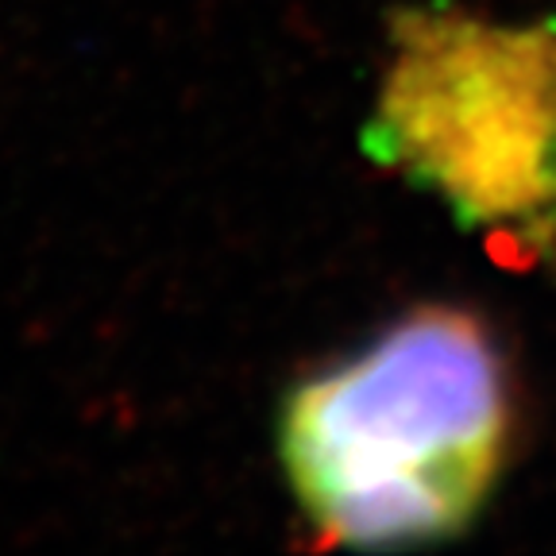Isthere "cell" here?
<instances>
[{
	"instance_id": "6da1fadb",
	"label": "cell",
	"mask_w": 556,
	"mask_h": 556,
	"mask_svg": "<svg viewBox=\"0 0 556 556\" xmlns=\"http://www.w3.org/2000/svg\"><path fill=\"white\" fill-rule=\"evenodd\" d=\"M275 444L298 510L329 545L394 553L464 538L510 460L503 344L476 309L414 305L290 382Z\"/></svg>"
},
{
	"instance_id": "7a4b0ae2",
	"label": "cell",
	"mask_w": 556,
	"mask_h": 556,
	"mask_svg": "<svg viewBox=\"0 0 556 556\" xmlns=\"http://www.w3.org/2000/svg\"><path fill=\"white\" fill-rule=\"evenodd\" d=\"M359 148L456 225L556 255V12L498 20L452 0L394 9Z\"/></svg>"
}]
</instances>
